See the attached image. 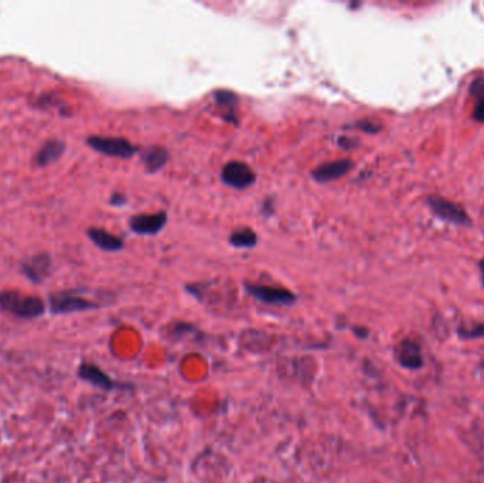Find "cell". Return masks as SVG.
I'll use <instances>...</instances> for the list:
<instances>
[{
    "instance_id": "13",
    "label": "cell",
    "mask_w": 484,
    "mask_h": 483,
    "mask_svg": "<svg viewBox=\"0 0 484 483\" xmlns=\"http://www.w3.org/2000/svg\"><path fill=\"white\" fill-rule=\"evenodd\" d=\"M141 162L148 173H158L166 168L170 159V154L165 147L152 145L141 152Z\"/></svg>"
},
{
    "instance_id": "20",
    "label": "cell",
    "mask_w": 484,
    "mask_h": 483,
    "mask_svg": "<svg viewBox=\"0 0 484 483\" xmlns=\"http://www.w3.org/2000/svg\"><path fill=\"white\" fill-rule=\"evenodd\" d=\"M459 333V337L462 339H478V337H484V323H478V325H474L473 327L467 329V327H459L457 330Z\"/></svg>"
},
{
    "instance_id": "8",
    "label": "cell",
    "mask_w": 484,
    "mask_h": 483,
    "mask_svg": "<svg viewBox=\"0 0 484 483\" xmlns=\"http://www.w3.org/2000/svg\"><path fill=\"white\" fill-rule=\"evenodd\" d=\"M167 224V213L158 212L152 215H134L129 219V230L137 236H156Z\"/></svg>"
},
{
    "instance_id": "17",
    "label": "cell",
    "mask_w": 484,
    "mask_h": 483,
    "mask_svg": "<svg viewBox=\"0 0 484 483\" xmlns=\"http://www.w3.org/2000/svg\"><path fill=\"white\" fill-rule=\"evenodd\" d=\"M469 93L476 98V107L473 109V118L477 122L484 123V77H478L471 81Z\"/></svg>"
},
{
    "instance_id": "11",
    "label": "cell",
    "mask_w": 484,
    "mask_h": 483,
    "mask_svg": "<svg viewBox=\"0 0 484 483\" xmlns=\"http://www.w3.org/2000/svg\"><path fill=\"white\" fill-rule=\"evenodd\" d=\"M396 359L405 369L417 370L424 366V356L421 346L410 339H403L396 348Z\"/></svg>"
},
{
    "instance_id": "21",
    "label": "cell",
    "mask_w": 484,
    "mask_h": 483,
    "mask_svg": "<svg viewBox=\"0 0 484 483\" xmlns=\"http://www.w3.org/2000/svg\"><path fill=\"white\" fill-rule=\"evenodd\" d=\"M337 145L341 149L350 151V149H356L360 145V141L356 140V137H352V136H340L337 140Z\"/></svg>"
},
{
    "instance_id": "22",
    "label": "cell",
    "mask_w": 484,
    "mask_h": 483,
    "mask_svg": "<svg viewBox=\"0 0 484 483\" xmlns=\"http://www.w3.org/2000/svg\"><path fill=\"white\" fill-rule=\"evenodd\" d=\"M126 203H127V197L123 193H119V191L112 193V196L109 198V204L112 207H123Z\"/></svg>"
},
{
    "instance_id": "2",
    "label": "cell",
    "mask_w": 484,
    "mask_h": 483,
    "mask_svg": "<svg viewBox=\"0 0 484 483\" xmlns=\"http://www.w3.org/2000/svg\"><path fill=\"white\" fill-rule=\"evenodd\" d=\"M85 144L90 149L108 158L127 161L141 152V148L127 141L122 136H104V135H90L87 136Z\"/></svg>"
},
{
    "instance_id": "4",
    "label": "cell",
    "mask_w": 484,
    "mask_h": 483,
    "mask_svg": "<svg viewBox=\"0 0 484 483\" xmlns=\"http://www.w3.org/2000/svg\"><path fill=\"white\" fill-rule=\"evenodd\" d=\"M427 201H428L429 209L432 210V213L438 219H441L446 223L456 224V226H470L471 224V219L462 204L452 201V200H448V198L441 197V196H429Z\"/></svg>"
},
{
    "instance_id": "19",
    "label": "cell",
    "mask_w": 484,
    "mask_h": 483,
    "mask_svg": "<svg viewBox=\"0 0 484 483\" xmlns=\"http://www.w3.org/2000/svg\"><path fill=\"white\" fill-rule=\"evenodd\" d=\"M350 129H359V130H363L366 133H370V135H375L378 133L382 126L374 121H370V119H361V121H357L353 123V126H347Z\"/></svg>"
},
{
    "instance_id": "16",
    "label": "cell",
    "mask_w": 484,
    "mask_h": 483,
    "mask_svg": "<svg viewBox=\"0 0 484 483\" xmlns=\"http://www.w3.org/2000/svg\"><path fill=\"white\" fill-rule=\"evenodd\" d=\"M214 100L217 107L221 109V116L227 122L238 123V98L233 91L228 90H219L214 93Z\"/></svg>"
},
{
    "instance_id": "3",
    "label": "cell",
    "mask_w": 484,
    "mask_h": 483,
    "mask_svg": "<svg viewBox=\"0 0 484 483\" xmlns=\"http://www.w3.org/2000/svg\"><path fill=\"white\" fill-rule=\"evenodd\" d=\"M99 304L80 295L78 290L54 292L48 297V309L51 315H68L98 309Z\"/></svg>"
},
{
    "instance_id": "1",
    "label": "cell",
    "mask_w": 484,
    "mask_h": 483,
    "mask_svg": "<svg viewBox=\"0 0 484 483\" xmlns=\"http://www.w3.org/2000/svg\"><path fill=\"white\" fill-rule=\"evenodd\" d=\"M0 311L20 319H37L46 313V302L40 297L8 290L0 292Z\"/></svg>"
},
{
    "instance_id": "15",
    "label": "cell",
    "mask_w": 484,
    "mask_h": 483,
    "mask_svg": "<svg viewBox=\"0 0 484 483\" xmlns=\"http://www.w3.org/2000/svg\"><path fill=\"white\" fill-rule=\"evenodd\" d=\"M78 376L91 383L92 386L98 387V388H102V390H113L116 387V383L105 373L102 372L98 366L95 365H91V363H84L80 366V370H78Z\"/></svg>"
},
{
    "instance_id": "14",
    "label": "cell",
    "mask_w": 484,
    "mask_h": 483,
    "mask_svg": "<svg viewBox=\"0 0 484 483\" xmlns=\"http://www.w3.org/2000/svg\"><path fill=\"white\" fill-rule=\"evenodd\" d=\"M33 108L39 111H58L61 116H70L71 109L68 107V104L55 93V91H43L37 97L32 100Z\"/></svg>"
},
{
    "instance_id": "5",
    "label": "cell",
    "mask_w": 484,
    "mask_h": 483,
    "mask_svg": "<svg viewBox=\"0 0 484 483\" xmlns=\"http://www.w3.org/2000/svg\"><path fill=\"white\" fill-rule=\"evenodd\" d=\"M20 273L23 277L34 285L43 284L53 271V257L47 251L37 252L20 262L19 266Z\"/></svg>"
},
{
    "instance_id": "23",
    "label": "cell",
    "mask_w": 484,
    "mask_h": 483,
    "mask_svg": "<svg viewBox=\"0 0 484 483\" xmlns=\"http://www.w3.org/2000/svg\"><path fill=\"white\" fill-rule=\"evenodd\" d=\"M478 269H480L481 283H483V288H484V258H481V261L478 262Z\"/></svg>"
},
{
    "instance_id": "6",
    "label": "cell",
    "mask_w": 484,
    "mask_h": 483,
    "mask_svg": "<svg viewBox=\"0 0 484 483\" xmlns=\"http://www.w3.org/2000/svg\"><path fill=\"white\" fill-rule=\"evenodd\" d=\"M247 292L258 299L262 304L266 305H275V306H289L296 302V295L281 287H270V285H262V284H245Z\"/></svg>"
},
{
    "instance_id": "18",
    "label": "cell",
    "mask_w": 484,
    "mask_h": 483,
    "mask_svg": "<svg viewBox=\"0 0 484 483\" xmlns=\"http://www.w3.org/2000/svg\"><path fill=\"white\" fill-rule=\"evenodd\" d=\"M256 243H258V236L249 227L238 229L230 236V244L235 248H242V250L254 248Z\"/></svg>"
},
{
    "instance_id": "9",
    "label": "cell",
    "mask_w": 484,
    "mask_h": 483,
    "mask_svg": "<svg viewBox=\"0 0 484 483\" xmlns=\"http://www.w3.org/2000/svg\"><path fill=\"white\" fill-rule=\"evenodd\" d=\"M354 168L353 161L350 159H337L333 162H327L323 165H319L317 168H314L310 173L312 179L317 183L326 184L330 182H336L341 177H344L345 175H349L352 172V169Z\"/></svg>"
},
{
    "instance_id": "7",
    "label": "cell",
    "mask_w": 484,
    "mask_h": 483,
    "mask_svg": "<svg viewBox=\"0 0 484 483\" xmlns=\"http://www.w3.org/2000/svg\"><path fill=\"white\" fill-rule=\"evenodd\" d=\"M221 182L235 190H245L256 182V173L251 166L240 161H231L221 169Z\"/></svg>"
},
{
    "instance_id": "10",
    "label": "cell",
    "mask_w": 484,
    "mask_h": 483,
    "mask_svg": "<svg viewBox=\"0 0 484 483\" xmlns=\"http://www.w3.org/2000/svg\"><path fill=\"white\" fill-rule=\"evenodd\" d=\"M67 151V144L61 137H50L33 156V163L36 168L43 169L55 162H58Z\"/></svg>"
},
{
    "instance_id": "12",
    "label": "cell",
    "mask_w": 484,
    "mask_h": 483,
    "mask_svg": "<svg viewBox=\"0 0 484 483\" xmlns=\"http://www.w3.org/2000/svg\"><path fill=\"white\" fill-rule=\"evenodd\" d=\"M85 234L95 247L105 252H119L125 247V241L119 236H115L101 227H90L87 229Z\"/></svg>"
}]
</instances>
